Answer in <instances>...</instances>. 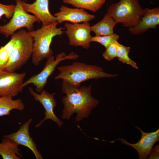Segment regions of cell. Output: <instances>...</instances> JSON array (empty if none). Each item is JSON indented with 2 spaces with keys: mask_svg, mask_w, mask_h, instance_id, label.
<instances>
[{
  "mask_svg": "<svg viewBox=\"0 0 159 159\" xmlns=\"http://www.w3.org/2000/svg\"><path fill=\"white\" fill-rule=\"evenodd\" d=\"M89 22L82 24L65 23V32L69 40L70 45L81 46L88 49L90 47L92 36Z\"/></svg>",
  "mask_w": 159,
  "mask_h": 159,
  "instance_id": "9",
  "label": "cell"
},
{
  "mask_svg": "<svg viewBox=\"0 0 159 159\" xmlns=\"http://www.w3.org/2000/svg\"><path fill=\"white\" fill-rule=\"evenodd\" d=\"M110 0L112 1V0Z\"/></svg>",
  "mask_w": 159,
  "mask_h": 159,
  "instance_id": "27",
  "label": "cell"
},
{
  "mask_svg": "<svg viewBox=\"0 0 159 159\" xmlns=\"http://www.w3.org/2000/svg\"><path fill=\"white\" fill-rule=\"evenodd\" d=\"M62 1L76 8L85 9L95 12L101 8L105 0H62Z\"/></svg>",
  "mask_w": 159,
  "mask_h": 159,
  "instance_id": "19",
  "label": "cell"
},
{
  "mask_svg": "<svg viewBox=\"0 0 159 159\" xmlns=\"http://www.w3.org/2000/svg\"><path fill=\"white\" fill-rule=\"evenodd\" d=\"M26 76L25 72L19 73L4 69L0 70V97H14L21 92Z\"/></svg>",
  "mask_w": 159,
  "mask_h": 159,
  "instance_id": "8",
  "label": "cell"
},
{
  "mask_svg": "<svg viewBox=\"0 0 159 159\" xmlns=\"http://www.w3.org/2000/svg\"><path fill=\"white\" fill-rule=\"evenodd\" d=\"M21 1L15 0V9L10 21L5 24L0 25V33L6 37L22 28H26L28 32L33 31L34 24L41 22L36 16L30 14L24 10L21 5Z\"/></svg>",
  "mask_w": 159,
  "mask_h": 159,
  "instance_id": "6",
  "label": "cell"
},
{
  "mask_svg": "<svg viewBox=\"0 0 159 159\" xmlns=\"http://www.w3.org/2000/svg\"><path fill=\"white\" fill-rule=\"evenodd\" d=\"M10 96L0 97V117L9 115L13 110L23 111L25 108L24 105L20 99L13 100Z\"/></svg>",
  "mask_w": 159,
  "mask_h": 159,
  "instance_id": "18",
  "label": "cell"
},
{
  "mask_svg": "<svg viewBox=\"0 0 159 159\" xmlns=\"http://www.w3.org/2000/svg\"><path fill=\"white\" fill-rule=\"evenodd\" d=\"M15 7L16 5L14 4L5 5L0 3V19L3 16L8 19L11 18Z\"/></svg>",
  "mask_w": 159,
  "mask_h": 159,
  "instance_id": "24",
  "label": "cell"
},
{
  "mask_svg": "<svg viewBox=\"0 0 159 159\" xmlns=\"http://www.w3.org/2000/svg\"><path fill=\"white\" fill-rule=\"evenodd\" d=\"M117 56L118 60L123 63L131 66L133 68L138 69V67L137 63L132 60L129 57V54L130 47L117 42Z\"/></svg>",
  "mask_w": 159,
  "mask_h": 159,
  "instance_id": "21",
  "label": "cell"
},
{
  "mask_svg": "<svg viewBox=\"0 0 159 159\" xmlns=\"http://www.w3.org/2000/svg\"><path fill=\"white\" fill-rule=\"evenodd\" d=\"M135 127L140 131L141 134L140 139L136 143H130L122 137L110 142L120 140L122 143L135 149L138 153L139 159H147L155 144L159 141V129L154 132H146L139 127Z\"/></svg>",
  "mask_w": 159,
  "mask_h": 159,
  "instance_id": "11",
  "label": "cell"
},
{
  "mask_svg": "<svg viewBox=\"0 0 159 159\" xmlns=\"http://www.w3.org/2000/svg\"><path fill=\"white\" fill-rule=\"evenodd\" d=\"M16 38L9 60L4 70L15 72L25 64L31 57L34 39L28 32L20 29L15 32Z\"/></svg>",
  "mask_w": 159,
  "mask_h": 159,
  "instance_id": "5",
  "label": "cell"
},
{
  "mask_svg": "<svg viewBox=\"0 0 159 159\" xmlns=\"http://www.w3.org/2000/svg\"><path fill=\"white\" fill-rule=\"evenodd\" d=\"M79 57L78 54L73 52H70L67 55L65 52H62L58 54L55 58L54 56H52L47 59L45 66L40 72L31 77L24 82L22 86V88L32 84L36 87V91L37 93L40 92L44 89L48 78L60 62L67 59H76Z\"/></svg>",
  "mask_w": 159,
  "mask_h": 159,
  "instance_id": "7",
  "label": "cell"
},
{
  "mask_svg": "<svg viewBox=\"0 0 159 159\" xmlns=\"http://www.w3.org/2000/svg\"><path fill=\"white\" fill-rule=\"evenodd\" d=\"M148 159H159V145H157L151 149Z\"/></svg>",
  "mask_w": 159,
  "mask_h": 159,
  "instance_id": "25",
  "label": "cell"
},
{
  "mask_svg": "<svg viewBox=\"0 0 159 159\" xmlns=\"http://www.w3.org/2000/svg\"><path fill=\"white\" fill-rule=\"evenodd\" d=\"M117 24V22L107 13L101 20L90 26L91 30L96 36L111 35L114 34V28Z\"/></svg>",
  "mask_w": 159,
  "mask_h": 159,
  "instance_id": "17",
  "label": "cell"
},
{
  "mask_svg": "<svg viewBox=\"0 0 159 159\" xmlns=\"http://www.w3.org/2000/svg\"><path fill=\"white\" fill-rule=\"evenodd\" d=\"M32 121V119H29L17 131L3 137L10 139L19 145L27 147L32 151L37 159H42L41 154L37 149L36 143L29 133V126Z\"/></svg>",
  "mask_w": 159,
  "mask_h": 159,
  "instance_id": "14",
  "label": "cell"
},
{
  "mask_svg": "<svg viewBox=\"0 0 159 159\" xmlns=\"http://www.w3.org/2000/svg\"><path fill=\"white\" fill-rule=\"evenodd\" d=\"M62 90L65 95L62 99L64 108L61 117L63 120H69L74 113L77 122L88 118L99 103L98 100L92 95L91 85L78 87L63 81Z\"/></svg>",
  "mask_w": 159,
  "mask_h": 159,
  "instance_id": "1",
  "label": "cell"
},
{
  "mask_svg": "<svg viewBox=\"0 0 159 159\" xmlns=\"http://www.w3.org/2000/svg\"><path fill=\"white\" fill-rule=\"evenodd\" d=\"M119 39V35L114 33L108 35L92 37L91 42L99 43L106 48L111 43L117 41Z\"/></svg>",
  "mask_w": 159,
  "mask_h": 159,
  "instance_id": "22",
  "label": "cell"
},
{
  "mask_svg": "<svg viewBox=\"0 0 159 159\" xmlns=\"http://www.w3.org/2000/svg\"><path fill=\"white\" fill-rule=\"evenodd\" d=\"M19 145L10 139L4 137L0 143V155L3 159H21Z\"/></svg>",
  "mask_w": 159,
  "mask_h": 159,
  "instance_id": "16",
  "label": "cell"
},
{
  "mask_svg": "<svg viewBox=\"0 0 159 159\" xmlns=\"http://www.w3.org/2000/svg\"><path fill=\"white\" fill-rule=\"evenodd\" d=\"M57 69L59 73L55 77V80L62 79L70 85L78 87L81 83L89 80L112 78L117 75L106 72L101 67L77 62L57 67Z\"/></svg>",
  "mask_w": 159,
  "mask_h": 159,
  "instance_id": "2",
  "label": "cell"
},
{
  "mask_svg": "<svg viewBox=\"0 0 159 159\" xmlns=\"http://www.w3.org/2000/svg\"><path fill=\"white\" fill-rule=\"evenodd\" d=\"M117 41L111 43L103 53L102 56L106 60L111 61L117 57Z\"/></svg>",
  "mask_w": 159,
  "mask_h": 159,
  "instance_id": "23",
  "label": "cell"
},
{
  "mask_svg": "<svg viewBox=\"0 0 159 159\" xmlns=\"http://www.w3.org/2000/svg\"><path fill=\"white\" fill-rule=\"evenodd\" d=\"M23 1H27L28 0H23Z\"/></svg>",
  "mask_w": 159,
  "mask_h": 159,
  "instance_id": "26",
  "label": "cell"
},
{
  "mask_svg": "<svg viewBox=\"0 0 159 159\" xmlns=\"http://www.w3.org/2000/svg\"><path fill=\"white\" fill-rule=\"evenodd\" d=\"M144 13L138 24L129 28L130 33L134 35L143 33L150 29H155L159 24V8H145Z\"/></svg>",
  "mask_w": 159,
  "mask_h": 159,
  "instance_id": "15",
  "label": "cell"
},
{
  "mask_svg": "<svg viewBox=\"0 0 159 159\" xmlns=\"http://www.w3.org/2000/svg\"><path fill=\"white\" fill-rule=\"evenodd\" d=\"M21 4L25 11L33 14L39 20L42 26L57 22L56 17L49 11L48 0H36L32 4L22 0Z\"/></svg>",
  "mask_w": 159,
  "mask_h": 159,
  "instance_id": "12",
  "label": "cell"
},
{
  "mask_svg": "<svg viewBox=\"0 0 159 159\" xmlns=\"http://www.w3.org/2000/svg\"><path fill=\"white\" fill-rule=\"evenodd\" d=\"M16 38L15 32L11 35L10 41L4 46L0 47V70L4 69L7 64Z\"/></svg>",
  "mask_w": 159,
  "mask_h": 159,
  "instance_id": "20",
  "label": "cell"
},
{
  "mask_svg": "<svg viewBox=\"0 0 159 159\" xmlns=\"http://www.w3.org/2000/svg\"><path fill=\"white\" fill-rule=\"evenodd\" d=\"M107 11L117 23L129 28L137 25L144 13L139 0H120L110 6Z\"/></svg>",
  "mask_w": 159,
  "mask_h": 159,
  "instance_id": "4",
  "label": "cell"
},
{
  "mask_svg": "<svg viewBox=\"0 0 159 159\" xmlns=\"http://www.w3.org/2000/svg\"><path fill=\"white\" fill-rule=\"evenodd\" d=\"M58 24L65 21H68L73 24L87 22L94 19L95 16L90 14L82 8H72L62 6L59 11L54 15Z\"/></svg>",
  "mask_w": 159,
  "mask_h": 159,
  "instance_id": "13",
  "label": "cell"
},
{
  "mask_svg": "<svg viewBox=\"0 0 159 159\" xmlns=\"http://www.w3.org/2000/svg\"><path fill=\"white\" fill-rule=\"evenodd\" d=\"M57 22L42 27L36 30L28 32L33 38V50L31 56L32 63L38 65L44 59L53 55V51L50 46L54 37L61 35L64 28H58Z\"/></svg>",
  "mask_w": 159,
  "mask_h": 159,
  "instance_id": "3",
  "label": "cell"
},
{
  "mask_svg": "<svg viewBox=\"0 0 159 159\" xmlns=\"http://www.w3.org/2000/svg\"><path fill=\"white\" fill-rule=\"evenodd\" d=\"M29 91L32 96L34 100L39 102L45 109L44 111L45 116L44 118L35 126L39 127L46 120L49 119L55 122L58 126L61 127L63 125V122L54 114V109L57 105V102L54 98L55 93H51L44 89L39 94L36 92L31 87H29Z\"/></svg>",
  "mask_w": 159,
  "mask_h": 159,
  "instance_id": "10",
  "label": "cell"
}]
</instances>
